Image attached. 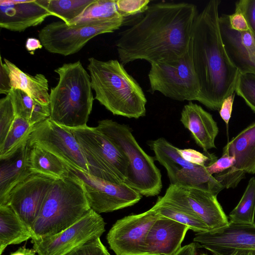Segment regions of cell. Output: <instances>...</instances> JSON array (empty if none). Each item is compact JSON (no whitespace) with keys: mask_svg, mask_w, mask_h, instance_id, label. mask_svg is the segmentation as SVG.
<instances>
[{"mask_svg":"<svg viewBox=\"0 0 255 255\" xmlns=\"http://www.w3.org/2000/svg\"><path fill=\"white\" fill-rule=\"evenodd\" d=\"M193 3L159 2L120 33L116 46L123 65L137 60L150 64L177 60L189 49L192 31L198 14Z\"/></svg>","mask_w":255,"mask_h":255,"instance_id":"obj_1","label":"cell"},{"mask_svg":"<svg viewBox=\"0 0 255 255\" xmlns=\"http://www.w3.org/2000/svg\"><path fill=\"white\" fill-rule=\"evenodd\" d=\"M221 1L211 0L197 15L190 42L193 65L200 87L197 101L219 111L223 101L235 92L240 71L229 59L219 24Z\"/></svg>","mask_w":255,"mask_h":255,"instance_id":"obj_2","label":"cell"},{"mask_svg":"<svg viewBox=\"0 0 255 255\" xmlns=\"http://www.w3.org/2000/svg\"><path fill=\"white\" fill-rule=\"evenodd\" d=\"M87 69L95 98L106 109L128 118L145 116L147 99L144 92L120 61L90 57Z\"/></svg>","mask_w":255,"mask_h":255,"instance_id":"obj_3","label":"cell"},{"mask_svg":"<svg viewBox=\"0 0 255 255\" xmlns=\"http://www.w3.org/2000/svg\"><path fill=\"white\" fill-rule=\"evenodd\" d=\"M54 71L59 80L49 93V118L70 129L87 126L94 101L90 75L80 60L64 63Z\"/></svg>","mask_w":255,"mask_h":255,"instance_id":"obj_4","label":"cell"},{"mask_svg":"<svg viewBox=\"0 0 255 255\" xmlns=\"http://www.w3.org/2000/svg\"><path fill=\"white\" fill-rule=\"evenodd\" d=\"M90 209L83 183L70 169L68 175L56 179L50 188L31 227V240L62 231L78 222Z\"/></svg>","mask_w":255,"mask_h":255,"instance_id":"obj_5","label":"cell"},{"mask_svg":"<svg viewBox=\"0 0 255 255\" xmlns=\"http://www.w3.org/2000/svg\"><path fill=\"white\" fill-rule=\"evenodd\" d=\"M96 128L125 153L129 163L125 182L142 196L157 195L162 188L161 174L154 159L140 146L128 125L112 120L99 121Z\"/></svg>","mask_w":255,"mask_h":255,"instance_id":"obj_6","label":"cell"},{"mask_svg":"<svg viewBox=\"0 0 255 255\" xmlns=\"http://www.w3.org/2000/svg\"><path fill=\"white\" fill-rule=\"evenodd\" d=\"M71 130L87 161L89 174L113 183H125L129 163L120 147L96 127Z\"/></svg>","mask_w":255,"mask_h":255,"instance_id":"obj_7","label":"cell"},{"mask_svg":"<svg viewBox=\"0 0 255 255\" xmlns=\"http://www.w3.org/2000/svg\"><path fill=\"white\" fill-rule=\"evenodd\" d=\"M124 23L122 17L90 20L70 25L63 21H55L41 29L38 37L47 51L66 56L77 53L95 36L114 32Z\"/></svg>","mask_w":255,"mask_h":255,"instance_id":"obj_8","label":"cell"},{"mask_svg":"<svg viewBox=\"0 0 255 255\" xmlns=\"http://www.w3.org/2000/svg\"><path fill=\"white\" fill-rule=\"evenodd\" d=\"M149 91L158 92L172 100L197 101L200 87L190 50L176 60L150 64Z\"/></svg>","mask_w":255,"mask_h":255,"instance_id":"obj_9","label":"cell"},{"mask_svg":"<svg viewBox=\"0 0 255 255\" xmlns=\"http://www.w3.org/2000/svg\"><path fill=\"white\" fill-rule=\"evenodd\" d=\"M155 159L166 170L170 184L201 188L217 195L224 187L207 170L206 167L183 159L175 146L164 137L147 142Z\"/></svg>","mask_w":255,"mask_h":255,"instance_id":"obj_10","label":"cell"},{"mask_svg":"<svg viewBox=\"0 0 255 255\" xmlns=\"http://www.w3.org/2000/svg\"><path fill=\"white\" fill-rule=\"evenodd\" d=\"M106 223L92 209L78 222L52 236L32 240L33 249L37 255H67L89 240L101 237L105 232Z\"/></svg>","mask_w":255,"mask_h":255,"instance_id":"obj_11","label":"cell"},{"mask_svg":"<svg viewBox=\"0 0 255 255\" xmlns=\"http://www.w3.org/2000/svg\"><path fill=\"white\" fill-rule=\"evenodd\" d=\"M28 142L52 152L71 168L89 172L87 161L71 129L56 124L49 118L33 127Z\"/></svg>","mask_w":255,"mask_h":255,"instance_id":"obj_12","label":"cell"},{"mask_svg":"<svg viewBox=\"0 0 255 255\" xmlns=\"http://www.w3.org/2000/svg\"><path fill=\"white\" fill-rule=\"evenodd\" d=\"M82 181L90 208L98 214L134 205L142 196L126 183L116 184L71 168Z\"/></svg>","mask_w":255,"mask_h":255,"instance_id":"obj_13","label":"cell"},{"mask_svg":"<svg viewBox=\"0 0 255 255\" xmlns=\"http://www.w3.org/2000/svg\"><path fill=\"white\" fill-rule=\"evenodd\" d=\"M159 216L151 208L118 220L107 234L110 249L116 255H147L145 238Z\"/></svg>","mask_w":255,"mask_h":255,"instance_id":"obj_14","label":"cell"},{"mask_svg":"<svg viewBox=\"0 0 255 255\" xmlns=\"http://www.w3.org/2000/svg\"><path fill=\"white\" fill-rule=\"evenodd\" d=\"M217 197L199 188L170 184L162 198L194 213L210 231L223 228L229 223Z\"/></svg>","mask_w":255,"mask_h":255,"instance_id":"obj_15","label":"cell"},{"mask_svg":"<svg viewBox=\"0 0 255 255\" xmlns=\"http://www.w3.org/2000/svg\"><path fill=\"white\" fill-rule=\"evenodd\" d=\"M55 179L33 172L11 189L3 205H9L31 229Z\"/></svg>","mask_w":255,"mask_h":255,"instance_id":"obj_16","label":"cell"},{"mask_svg":"<svg viewBox=\"0 0 255 255\" xmlns=\"http://www.w3.org/2000/svg\"><path fill=\"white\" fill-rule=\"evenodd\" d=\"M224 153L235 158L232 167L214 176L224 188H235L247 173L255 174V122L227 142Z\"/></svg>","mask_w":255,"mask_h":255,"instance_id":"obj_17","label":"cell"},{"mask_svg":"<svg viewBox=\"0 0 255 255\" xmlns=\"http://www.w3.org/2000/svg\"><path fill=\"white\" fill-rule=\"evenodd\" d=\"M193 241L214 255H232L238 250H255V224L229 222L221 229L197 233Z\"/></svg>","mask_w":255,"mask_h":255,"instance_id":"obj_18","label":"cell"},{"mask_svg":"<svg viewBox=\"0 0 255 255\" xmlns=\"http://www.w3.org/2000/svg\"><path fill=\"white\" fill-rule=\"evenodd\" d=\"M46 0H0V26L10 31L22 32L41 24L52 16Z\"/></svg>","mask_w":255,"mask_h":255,"instance_id":"obj_19","label":"cell"},{"mask_svg":"<svg viewBox=\"0 0 255 255\" xmlns=\"http://www.w3.org/2000/svg\"><path fill=\"white\" fill-rule=\"evenodd\" d=\"M222 39L227 55L240 73L255 72V36L250 30L231 28L228 15L219 16Z\"/></svg>","mask_w":255,"mask_h":255,"instance_id":"obj_20","label":"cell"},{"mask_svg":"<svg viewBox=\"0 0 255 255\" xmlns=\"http://www.w3.org/2000/svg\"><path fill=\"white\" fill-rule=\"evenodd\" d=\"M189 228L159 216L149 230L145 243L147 255H172L181 248Z\"/></svg>","mask_w":255,"mask_h":255,"instance_id":"obj_21","label":"cell"},{"mask_svg":"<svg viewBox=\"0 0 255 255\" xmlns=\"http://www.w3.org/2000/svg\"><path fill=\"white\" fill-rule=\"evenodd\" d=\"M180 120L205 152L216 148L215 141L219 132L217 124L212 116L202 107L192 101L189 102L182 110Z\"/></svg>","mask_w":255,"mask_h":255,"instance_id":"obj_22","label":"cell"},{"mask_svg":"<svg viewBox=\"0 0 255 255\" xmlns=\"http://www.w3.org/2000/svg\"><path fill=\"white\" fill-rule=\"evenodd\" d=\"M28 140L0 158V205L4 204L11 189L33 173L29 165Z\"/></svg>","mask_w":255,"mask_h":255,"instance_id":"obj_23","label":"cell"},{"mask_svg":"<svg viewBox=\"0 0 255 255\" xmlns=\"http://www.w3.org/2000/svg\"><path fill=\"white\" fill-rule=\"evenodd\" d=\"M0 58L2 60L1 57ZM2 63L8 75L11 89L20 90L37 102L49 105L48 81L43 74H27L5 58Z\"/></svg>","mask_w":255,"mask_h":255,"instance_id":"obj_24","label":"cell"},{"mask_svg":"<svg viewBox=\"0 0 255 255\" xmlns=\"http://www.w3.org/2000/svg\"><path fill=\"white\" fill-rule=\"evenodd\" d=\"M32 230L8 205H0V255L9 245L31 239Z\"/></svg>","mask_w":255,"mask_h":255,"instance_id":"obj_25","label":"cell"},{"mask_svg":"<svg viewBox=\"0 0 255 255\" xmlns=\"http://www.w3.org/2000/svg\"><path fill=\"white\" fill-rule=\"evenodd\" d=\"M29 165L32 172L43 174L56 179L68 175L70 167L58 156L36 144H28Z\"/></svg>","mask_w":255,"mask_h":255,"instance_id":"obj_26","label":"cell"},{"mask_svg":"<svg viewBox=\"0 0 255 255\" xmlns=\"http://www.w3.org/2000/svg\"><path fill=\"white\" fill-rule=\"evenodd\" d=\"M9 93L12 98L16 116L25 119L33 127L50 117L49 105L37 102L19 89H11Z\"/></svg>","mask_w":255,"mask_h":255,"instance_id":"obj_27","label":"cell"},{"mask_svg":"<svg viewBox=\"0 0 255 255\" xmlns=\"http://www.w3.org/2000/svg\"><path fill=\"white\" fill-rule=\"evenodd\" d=\"M162 216L187 226L196 233L205 232L209 230L204 222L194 213L191 212L170 201L158 197L151 208Z\"/></svg>","mask_w":255,"mask_h":255,"instance_id":"obj_28","label":"cell"},{"mask_svg":"<svg viewBox=\"0 0 255 255\" xmlns=\"http://www.w3.org/2000/svg\"><path fill=\"white\" fill-rule=\"evenodd\" d=\"M96 0H46V6L52 16L67 25L80 16Z\"/></svg>","mask_w":255,"mask_h":255,"instance_id":"obj_29","label":"cell"},{"mask_svg":"<svg viewBox=\"0 0 255 255\" xmlns=\"http://www.w3.org/2000/svg\"><path fill=\"white\" fill-rule=\"evenodd\" d=\"M255 214V177L249 181L245 191L237 205L230 213V222L254 225Z\"/></svg>","mask_w":255,"mask_h":255,"instance_id":"obj_30","label":"cell"},{"mask_svg":"<svg viewBox=\"0 0 255 255\" xmlns=\"http://www.w3.org/2000/svg\"><path fill=\"white\" fill-rule=\"evenodd\" d=\"M33 127L25 119L16 116L4 141L0 145V158L8 155L28 140Z\"/></svg>","mask_w":255,"mask_h":255,"instance_id":"obj_31","label":"cell"},{"mask_svg":"<svg viewBox=\"0 0 255 255\" xmlns=\"http://www.w3.org/2000/svg\"><path fill=\"white\" fill-rule=\"evenodd\" d=\"M116 1V0H96L70 24L90 20L123 17L118 11Z\"/></svg>","mask_w":255,"mask_h":255,"instance_id":"obj_32","label":"cell"},{"mask_svg":"<svg viewBox=\"0 0 255 255\" xmlns=\"http://www.w3.org/2000/svg\"><path fill=\"white\" fill-rule=\"evenodd\" d=\"M235 92L255 113V73H240Z\"/></svg>","mask_w":255,"mask_h":255,"instance_id":"obj_33","label":"cell"},{"mask_svg":"<svg viewBox=\"0 0 255 255\" xmlns=\"http://www.w3.org/2000/svg\"><path fill=\"white\" fill-rule=\"evenodd\" d=\"M15 117L12 98L8 93L0 100V145L4 141Z\"/></svg>","mask_w":255,"mask_h":255,"instance_id":"obj_34","label":"cell"},{"mask_svg":"<svg viewBox=\"0 0 255 255\" xmlns=\"http://www.w3.org/2000/svg\"><path fill=\"white\" fill-rule=\"evenodd\" d=\"M117 9L121 15L126 18L142 14L147 9L149 0H116Z\"/></svg>","mask_w":255,"mask_h":255,"instance_id":"obj_35","label":"cell"},{"mask_svg":"<svg viewBox=\"0 0 255 255\" xmlns=\"http://www.w3.org/2000/svg\"><path fill=\"white\" fill-rule=\"evenodd\" d=\"M179 155L185 160L199 166L206 167L217 159L214 154L201 153L191 148L177 149Z\"/></svg>","mask_w":255,"mask_h":255,"instance_id":"obj_36","label":"cell"},{"mask_svg":"<svg viewBox=\"0 0 255 255\" xmlns=\"http://www.w3.org/2000/svg\"><path fill=\"white\" fill-rule=\"evenodd\" d=\"M67 255H111L100 237L89 240Z\"/></svg>","mask_w":255,"mask_h":255,"instance_id":"obj_37","label":"cell"},{"mask_svg":"<svg viewBox=\"0 0 255 255\" xmlns=\"http://www.w3.org/2000/svg\"><path fill=\"white\" fill-rule=\"evenodd\" d=\"M236 7L244 14L250 30L255 36V0H241L235 4Z\"/></svg>","mask_w":255,"mask_h":255,"instance_id":"obj_38","label":"cell"},{"mask_svg":"<svg viewBox=\"0 0 255 255\" xmlns=\"http://www.w3.org/2000/svg\"><path fill=\"white\" fill-rule=\"evenodd\" d=\"M235 163L233 156L227 153L222 154V156L210 165L206 167L208 172L212 175L221 173L232 167Z\"/></svg>","mask_w":255,"mask_h":255,"instance_id":"obj_39","label":"cell"},{"mask_svg":"<svg viewBox=\"0 0 255 255\" xmlns=\"http://www.w3.org/2000/svg\"><path fill=\"white\" fill-rule=\"evenodd\" d=\"M229 24L232 29L239 31L250 30L246 19L243 13L235 8V12L228 15Z\"/></svg>","mask_w":255,"mask_h":255,"instance_id":"obj_40","label":"cell"},{"mask_svg":"<svg viewBox=\"0 0 255 255\" xmlns=\"http://www.w3.org/2000/svg\"><path fill=\"white\" fill-rule=\"evenodd\" d=\"M236 92L227 97L223 102L219 110L220 115L225 122L227 126H228L231 119L233 106L235 97Z\"/></svg>","mask_w":255,"mask_h":255,"instance_id":"obj_41","label":"cell"},{"mask_svg":"<svg viewBox=\"0 0 255 255\" xmlns=\"http://www.w3.org/2000/svg\"><path fill=\"white\" fill-rule=\"evenodd\" d=\"M0 73V93L6 95L10 92L11 88L10 87V79L8 75L2 65L1 58Z\"/></svg>","mask_w":255,"mask_h":255,"instance_id":"obj_42","label":"cell"},{"mask_svg":"<svg viewBox=\"0 0 255 255\" xmlns=\"http://www.w3.org/2000/svg\"><path fill=\"white\" fill-rule=\"evenodd\" d=\"M43 45L41 42L37 38L33 37L28 38L25 42L26 50L32 54L34 51L37 49H41Z\"/></svg>","mask_w":255,"mask_h":255,"instance_id":"obj_43","label":"cell"},{"mask_svg":"<svg viewBox=\"0 0 255 255\" xmlns=\"http://www.w3.org/2000/svg\"><path fill=\"white\" fill-rule=\"evenodd\" d=\"M172 255H197L195 243H191L181 247Z\"/></svg>","mask_w":255,"mask_h":255,"instance_id":"obj_44","label":"cell"},{"mask_svg":"<svg viewBox=\"0 0 255 255\" xmlns=\"http://www.w3.org/2000/svg\"><path fill=\"white\" fill-rule=\"evenodd\" d=\"M8 255H37L34 250L22 247Z\"/></svg>","mask_w":255,"mask_h":255,"instance_id":"obj_45","label":"cell"},{"mask_svg":"<svg viewBox=\"0 0 255 255\" xmlns=\"http://www.w3.org/2000/svg\"><path fill=\"white\" fill-rule=\"evenodd\" d=\"M250 250H238L234 252L232 255H249Z\"/></svg>","mask_w":255,"mask_h":255,"instance_id":"obj_46","label":"cell"},{"mask_svg":"<svg viewBox=\"0 0 255 255\" xmlns=\"http://www.w3.org/2000/svg\"><path fill=\"white\" fill-rule=\"evenodd\" d=\"M249 255H255V250H250Z\"/></svg>","mask_w":255,"mask_h":255,"instance_id":"obj_47","label":"cell"},{"mask_svg":"<svg viewBox=\"0 0 255 255\" xmlns=\"http://www.w3.org/2000/svg\"><path fill=\"white\" fill-rule=\"evenodd\" d=\"M201 255H206V254H202Z\"/></svg>","mask_w":255,"mask_h":255,"instance_id":"obj_48","label":"cell"},{"mask_svg":"<svg viewBox=\"0 0 255 255\" xmlns=\"http://www.w3.org/2000/svg\"><path fill=\"white\" fill-rule=\"evenodd\" d=\"M254 73H255V72H254Z\"/></svg>","mask_w":255,"mask_h":255,"instance_id":"obj_49","label":"cell"}]
</instances>
